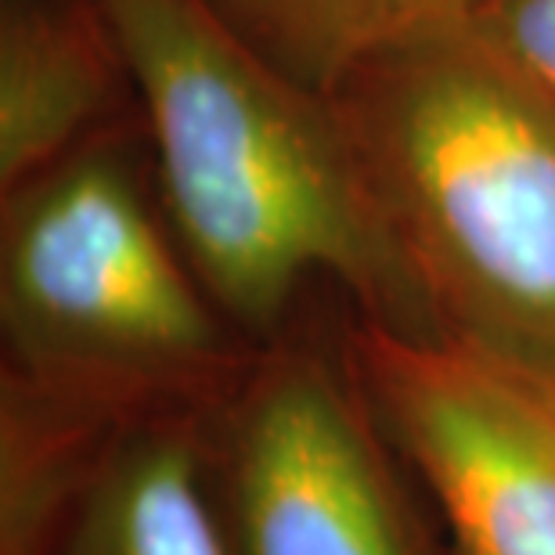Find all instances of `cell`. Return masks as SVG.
Instances as JSON below:
<instances>
[{
  "mask_svg": "<svg viewBox=\"0 0 555 555\" xmlns=\"http://www.w3.org/2000/svg\"><path fill=\"white\" fill-rule=\"evenodd\" d=\"M0 307L11 350L54 397L192 383L220 332L138 166L102 138L4 195Z\"/></svg>",
  "mask_w": 555,
  "mask_h": 555,
  "instance_id": "obj_3",
  "label": "cell"
},
{
  "mask_svg": "<svg viewBox=\"0 0 555 555\" xmlns=\"http://www.w3.org/2000/svg\"><path fill=\"white\" fill-rule=\"evenodd\" d=\"M440 336L555 390V98L480 29L332 94Z\"/></svg>",
  "mask_w": 555,
  "mask_h": 555,
  "instance_id": "obj_2",
  "label": "cell"
},
{
  "mask_svg": "<svg viewBox=\"0 0 555 555\" xmlns=\"http://www.w3.org/2000/svg\"><path fill=\"white\" fill-rule=\"evenodd\" d=\"M358 372L448 519L454 555H555V390L465 347L369 321Z\"/></svg>",
  "mask_w": 555,
  "mask_h": 555,
  "instance_id": "obj_4",
  "label": "cell"
},
{
  "mask_svg": "<svg viewBox=\"0 0 555 555\" xmlns=\"http://www.w3.org/2000/svg\"><path fill=\"white\" fill-rule=\"evenodd\" d=\"M127 76L98 0H8L0 18V192L98 138Z\"/></svg>",
  "mask_w": 555,
  "mask_h": 555,
  "instance_id": "obj_6",
  "label": "cell"
},
{
  "mask_svg": "<svg viewBox=\"0 0 555 555\" xmlns=\"http://www.w3.org/2000/svg\"><path fill=\"white\" fill-rule=\"evenodd\" d=\"M83 555H231L206 508L192 443L155 433L108 465L87 513Z\"/></svg>",
  "mask_w": 555,
  "mask_h": 555,
  "instance_id": "obj_8",
  "label": "cell"
},
{
  "mask_svg": "<svg viewBox=\"0 0 555 555\" xmlns=\"http://www.w3.org/2000/svg\"><path fill=\"white\" fill-rule=\"evenodd\" d=\"M288 80L332 98L372 62L476 26L494 0H203Z\"/></svg>",
  "mask_w": 555,
  "mask_h": 555,
  "instance_id": "obj_7",
  "label": "cell"
},
{
  "mask_svg": "<svg viewBox=\"0 0 555 555\" xmlns=\"http://www.w3.org/2000/svg\"><path fill=\"white\" fill-rule=\"evenodd\" d=\"M246 555H412L361 408L314 358H285L246 397L235 437Z\"/></svg>",
  "mask_w": 555,
  "mask_h": 555,
  "instance_id": "obj_5",
  "label": "cell"
},
{
  "mask_svg": "<svg viewBox=\"0 0 555 555\" xmlns=\"http://www.w3.org/2000/svg\"><path fill=\"white\" fill-rule=\"evenodd\" d=\"M98 4L141 98L166 217L231 318L271 328L307 278L332 274L375 325L437 332L332 98L203 0Z\"/></svg>",
  "mask_w": 555,
  "mask_h": 555,
  "instance_id": "obj_1",
  "label": "cell"
},
{
  "mask_svg": "<svg viewBox=\"0 0 555 555\" xmlns=\"http://www.w3.org/2000/svg\"><path fill=\"white\" fill-rule=\"evenodd\" d=\"M476 29L555 98V0H494Z\"/></svg>",
  "mask_w": 555,
  "mask_h": 555,
  "instance_id": "obj_9",
  "label": "cell"
}]
</instances>
